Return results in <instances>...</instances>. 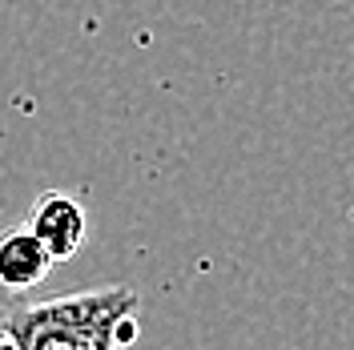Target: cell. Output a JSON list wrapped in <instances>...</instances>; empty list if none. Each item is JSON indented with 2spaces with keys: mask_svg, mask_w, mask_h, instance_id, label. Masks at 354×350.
I'll use <instances>...</instances> for the list:
<instances>
[{
  "mask_svg": "<svg viewBox=\"0 0 354 350\" xmlns=\"http://www.w3.org/2000/svg\"><path fill=\"white\" fill-rule=\"evenodd\" d=\"M129 290L73 294L61 302L21 306L8 314L4 338L12 350H121L117 326L133 310Z\"/></svg>",
  "mask_w": 354,
  "mask_h": 350,
  "instance_id": "6da1fadb",
  "label": "cell"
},
{
  "mask_svg": "<svg viewBox=\"0 0 354 350\" xmlns=\"http://www.w3.org/2000/svg\"><path fill=\"white\" fill-rule=\"evenodd\" d=\"M28 234L48 250L53 262H68L81 254V246L88 238V214L73 194L53 190V194L37 197V205L28 214Z\"/></svg>",
  "mask_w": 354,
  "mask_h": 350,
  "instance_id": "7a4b0ae2",
  "label": "cell"
},
{
  "mask_svg": "<svg viewBox=\"0 0 354 350\" xmlns=\"http://www.w3.org/2000/svg\"><path fill=\"white\" fill-rule=\"evenodd\" d=\"M53 270V258L41 241L24 230H4L0 234V286L21 294L28 286H41Z\"/></svg>",
  "mask_w": 354,
  "mask_h": 350,
  "instance_id": "3957f363",
  "label": "cell"
}]
</instances>
